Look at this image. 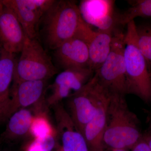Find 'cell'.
Returning a JSON list of instances; mask_svg holds the SVG:
<instances>
[{
	"instance_id": "cell-26",
	"label": "cell",
	"mask_w": 151,
	"mask_h": 151,
	"mask_svg": "<svg viewBox=\"0 0 151 151\" xmlns=\"http://www.w3.org/2000/svg\"><path fill=\"white\" fill-rule=\"evenodd\" d=\"M0 151H13L12 150H1V149H0Z\"/></svg>"
},
{
	"instance_id": "cell-8",
	"label": "cell",
	"mask_w": 151,
	"mask_h": 151,
	"mask_svg": "<svg viewBox=\"0 0 151 151\" xmlns=\"http://www.w3.org/2000/svg\"><path fill=\"white\" fill-rule=\"evenodd\" d=\"M89 68H70L58 74L49 86L51 93L46 100L47 105L52 106L78 92L88 83L94 75Z\"/></svg>"
},
{
	"instance_id": "cell-13",
	"label": "cell",
	"mask_w": 151,
	"mask_h": 151,
	"mask_svg": "<svg viewBox=\"0 0 151 151\" xmlns=\"http://www.w3.org/2000/svg\"><path fill=\"white\" fill-rule=\"evenodd\" d=\"M27 37L15 15L4 6L0 15V46L10 53L21 52Z\"/></svg>"
},
{
	"instance_id": "cell-3",
	"label": "cell",
	"mask_w": 151,
	"mask_h": 151,
	"mask_svg": "<svg viewBox=\"0 0 151 151\" xmlns=\"http://www.w3.org/2000/svg\"><path fill=\"white\" fill-rule=\"evenodd\" d=\"M43 19L45 41L53 50L75 36L84 21L72 1H55Z\"/></svg>"
},
{
	"instance_id": "cell-21",
	"label": "cell",
	"mask_w": 151,
	"mask_h": 151,
	"mask_svg": "<svg viewBox=\"0 0 151 151\" xmlns=\"http://www.w3.org/2000/svg\"><path fill=\"white\" fill-rule=\"evenodd\" d=\"M132 151H151L147 144L142 137L132 149Z\"/></svg>"
},
{
	"instance_id": "cell-15",
	"label": "cell",
	"mask_w": 151,
	"mask_h": 151,
	"mask_svg": "<svg viewBox=\"0 0 151 151\" xmlns=\"http://www.w3.org/2000/svg\"><path fill=\"white\" fill-rule=\"evenodd\" d=\"M109 97L110 95L103 89L96 113L83 131V134L90 151H103L105 149L103 137Z\"/></svg>"
},
{
	"instance_id": "cell-16",
	"label": "cell",
	"mask_w": 151,
	"mask_h": 151,
	"mask_svg": "<svg viewBox=\"0 0 151 151\" xmlns=\"http://www.w3.org/2000/svg\"><path fill=\"white\" fill-rule=\"evenodd\" d=\"M17 60L15 54L1 48L0 55V125L7 122L10 111L11 84Z\"/></svg>"
},
{
	"instance_id": "cell-14",
	"label": "cell",
	"mask_w": 151,
	"mask_h": 151,
	"mask_svg": "<svg viewBox=\"0 0 151 151\" xmlns=\"http://www.w3.org/2000/svg\"><path fill=\"white\" fill-rule=\"evenodd\" d=\"M46 84V81H23L12 84L10 117L20 109L43 100L47 89Z\"/></svg>"
},
{
	"instance_id": "cell-24",
	"label": "cell",
	"mask_w": 151,
	"mask_h": 151,
	"mask_svg": "<svg viewBox=\"0 0 151 151\" xmlns=\"http://www.w3.org/2000/svg\"><path fill=\"white\" fill-rule=\"evenodd\" d=\"M103 151H128V150H124V149H113L105 147Z\"/></svg>"
},
{
	"instance_id": "cell-2",
	"label": "cell",
	"mask_w": 151,
	"mask_h": 151,
	"mask_svg": "<svg viewBox=\"0 0 151 151\" xmlns=\"http://www.w3.org/2000/svg\"><path fill=\"white\" fill-rule=\"evenodd\" d=\"M127 25L124 53L127 94H134L145 103H150V65L138 47L134 21Z\"/></svg>"
},
{
	"instance_id": "cell-11",
	"label": "cell",
	"mask_w": 151,
	"mask_h": 151,
	"mask_svg": "<svg viewBox=\"0 0 151 151\" xmlns=\"http://www.w3.org/2000/svg\"><path fill=\"white\" fill-rule=\"evenodd\" d=\"M60 103L52 107L56 119L57 137L61 143L62 151H90L84 135Z\"/></svg>"
},
{
	"instance_id": "cell-6",
	"label": "cell",
	"mask_w": 151,
	"mask_h": 151,
	"mask_svg": "<svg viewBox=\"0 0 151 151\" xmlns=\"http://www.w3.org/2000/svg\"><path fill=\"white\" fill-rule=\"evenodd\" d=\"M102 91V87L93 76L80 90L68 98L67 112L82 134L86 125L96 113Z\"/></svg>"
},
{
	"instance_id": "cell-12",
	"label": "cell",
	"mask_w": 151,
	"mask_h": 151,
	"mask_svg": "<svg viewBox=\"0 0 151 151\" xmlns=\"http://www.w3.org/2000/svg\"><path fill=\"white\" fill-rule=\"evenodd\" d=\"M54 50L55 59L64 70L89 68L88 45L81 38L75 36L60 44Z\"/></svg>"
},
{
	"instance_id": "cell-9",
	"label": "cell",
	"mask_w": 151,
	"mask_h": 151,
	"mask_svg": "<svg viewBox=\"0 0 151 151\" xmlns=\"http://www.w3.org/2000/svg\"><path fill=\"white\" fill-rule=\"evenodd\" d=\"M115 1L84 0L78 6L84 22L96 27L99 30L114 32L117 30L118 15L114 12Z\"/></svg>"
},
{
	"instance_id": "cell-18",
	"label": "cell",
	"mask_w": 151,
	"mask_h": 151,
	"mask_svg": "<svg viewBox=\"0 0 151 151\" xmlns=\"http://www.w3.org/2000/svg\"><path fill=\"white\" fill-rule=\"evenodd\" d=\"M131 6L124 13L118 15V22L127 25L137 17H151V0L128 1Z\"/></svg>"
},
{
	"instance_id": "cell-4",
	"label": "cell",
	"mask_w": 151,
	"mask_h": 151,
	"mask_svg": "<svg viewBox=\"0 0 151 151\" xmlns=\"http://www.w3.org/2000/svg\"><path fill=\"white\" fill-rule=\"evenodd\" d=\"M50 57L37 38L27 37L17 60L12 84L26 81H46L57 73Z\"/></svg>"
},
{
	"instance_id": "cell-7",
	"label": "cell",
	"mask_w": 151,
	"mask_h": 151,
	"mask_svg": "<svg viewBox=\"0 0 151 151\" xmlns=\"http://www.w3.org/2000/svg\"><path fill=\"white\" fill-rule=\"evenodd\" d=\"M54 0H2L5 6L14 14L30 39L37 38L41 19L51 8Z\"/></svg>"
},
{
	"instance_id": "cell-22",
	"label": "cell",
	"mask_w": 151,
	"mask_h": 151,
	"mask_svg": "<svg viewBox=\"0 0 151 151\" xmlns=\"http://www.w3.org/2000/svg\"><path fill=\"white\" fill-rule=\"evenodd\" d=\"M26 151H46L40 141L35 139L33 142L30 144Z\"/></svg>"
},
{
	"instance_id": "cell-10",
	"label": "cell",
	"mask_w": 151,
	"mask_h": 151,
	"mask_svg": "<svg viewBox=\"0 0 151 151\" xmlns=\"http://www.w3.org/2000/svg\"><path fill=\"white\" fill-rule=\"evenodd\" d=\"M115 32L99 30L95 31L84 22L76 35L87 44L89 53V67L94 73L103 65L110 54Z\"/></svg>"
},
{
	"instance_id": "cell-27",
	"label": "cell",
	"mask_w": 151,
	"mask_h": 151,
	"mask_svg": "<svg viewBox=\"0 0 151 151\" xmlns=\"http://www.w3.org/2000/svg\"><path fill=\"white\" fill-rule=\"evenodd\" d=\"M1 47L0 46V55H1Z\"/></svg>"
},
{
	"instance_id": "cell-1",
	"label": "cell",
	"mask_w": 151,
	"mask_h": 151,
	"mask_svg": "<svg viewBox=\"0 0 151 151\" xmlns=\"http://www.w3.org/2000/svg\"><path fill=\"white\" fill-rule=\"evenodd\" d=\"M139 124L125 96L110 95L103 137L105 147L131 150L142 137Z\"/></svg>"
},
{
	"instance_id": "cell-17",
	"label": "cell",
	"mask_w": 151,
	"mask_h": 151,
	"mask_svg": "<svg viewBox=\"0 0 151 151\" xmlns=\"http://www.w3.org/2000/svg\"><path fill=\"white\" fill-rule=\"evenodd\" d=\"M33 117L31 112L26 108L14 113L8 120L6 129L0 137V141L13 143L26 136L30 132Z\"/></svg>"
},
{
	"instance_id": "cell-25",
	"label": "cell",
	"mask_w": 151,
	"mask_h": 151,
	"mask_svg": "<svg viewBox=\"0 0 151 151\" xmlns=\"http://www.w3.org/2000/svg\"><path fill=\"white\" fill-rule=\"evenodd\" d=\"M4 5L1 1H0V15L2 12L3 9H4Z\"/></svg>"
},
{
	"instance_id": "cell-5",
	"label": "cell",
	"mask_w": 151,
	"mask_h": 151,
	"mask_svg": "<svg viewBox=\"0 0 151 151\" xmlns=\"http://www.w3.org/2000/svg\"><path fill=\"white\" fill-rule=\"evenodd\" d=\"M125 34L120 30L114 34L110 54L94 72L97 83L110 95L126 96V73L124 59Z\"/></svg>"
},
{
	"instance_id": "cell-20",
	"label": "cell",
	"mask_w": 151,
	"mask_h": 151,
	"mask_svg": "<svg viewBox=\"0 0 151 151\" xmlns=\"http://www.w3.org/2000/svg\"><path fill=\"white\" fill-rule=\"evenodd\" d=\"M137 42L139 49L151 68V27L137 26Z\"/></svg>"
},
{
	"instance_id": "cell-23",
	"label": "cell",
	"mask_w": 151,
	"mask_h": 151,
	"mask_svg": "<svg viewBox=\"0 0 151 151\" xmlns=\"http://www.w3.org/2000/svg\"><path fill=\"white\" fill-rule=\"evenodd\" d=\"M142 138L151 150V131L149 130L147 133L143 134Z\"/></svg>"
},
{
	"instance_id": "cell-19",
	"label": "cell",
	"mask_w": 151,
	"mask_h": 151,
	"mask_svg": "<svg viewBox=\"0 0 151 151\" xmlns=\"http://www.w3.org/2000/svg\"><path fill=\"white\" fill-rule=\"evenodd\" d=\"M30 133L35 139H44L54 135V131L46 116L38 114L33 118Z\"/></svg>"
}]
</instances>
